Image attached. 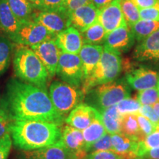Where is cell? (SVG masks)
Listing matches in <instances>:
<instances>
[{"label": "cell", "instance_id": "6da1fadb", "mask_svg": "<svg viewBox=\"0 0 159 159\" xmlns=\"http://www.w3.org/2000/svg\"><path fill=\"white\" fill-rule=\"evenodd\" d=\"M1 108L11 122L37 120L62 125L65 120L55 108L47 90L17 79L7 83Z\"/></svg>", "mask_w": 159, "mask_h": 159}, {"label": "cell", "instance_id": "7a4b0ae2", "mask_svg": "<svg viewBox=\"0 0 159 159\" xmlns=\"http://www.w3.org/2000/svg\"><path fill=\"white\" fill-rule=\"evenodd\" d=\"M10 134L15 148L26 152L56 144L62 137V129L61 125L44 121H13Z\"/></svg>", "mask_w": 159, "mask_h": 159}, {"label": "cell", "instance_id": "3957f363", "mask_svg": "<svg viewBox=\"0 0 159 159\" xmlns=\"http://www.w3.org/2000/svg\"><path fill=\"white\" fill-rule=\"evenodd\" d=\"M13 70L23 82L47 90L50 76L44 65L31 48L21 46L14 52Z\"/></svg>", "mask_w": 159, "mask_h": 159}, {"label": "cell", "instance_id": "277c9868", "mask_svg": "<svg viewBox=\"0 0 159 159\" xmlns=\"http://www.w3.org/2000/svg\"><path fill=\"white\" fill-rule=\"evenodd\" d=\"M121 54L103 47L100 61L88 78L83 81L82 89L85 94L97 85L115 80L122 71Z\"/></svg>", "mask_w": 159, "mask_h": 159}, {"label": "cell", "instance_id": "5b68a950", "mask_svg": "<svg viewBox=\"0 0 159 159\" xmlns=\"http://www.w3.org/2000/svg\"><path fill=\"white\" fill-rule=\"evenodd\" d=\"M130 93L128 83L124 79H120L97 85L87 94L90 95L89 100L94 108L101 111L130 97Z\"/></svg>", "mask_w": 159, "mask_h": 159}, {"label": "cell", "instance_id": "8992f818", "mask_svg": "<svg viewBox=\"0 0 159 159\" xmlns=\"http://www.w3.org/2000/svg\"><path fill=\"white\" fill-rule=\"evenodd\" d=\"M49 95L55 108L64 118L79 104L82 103L85 93L80 88L60 81H54L49 88Z\"/></svg>", "mask_w": 159, "mask_h": 159}, {"label": "cell", "instance_id": "52a82bcc", "mask_svg": "<svg viewBox=\"0 0 159 159\" xmlns=\"http://www.w3.org/2000/svg\"><path fill=\"white\" fill-rule=\"evenodd\" d=\"M56 75L63 82L80 88L84 80V75L79 55L61 52Z\"/></svg>", "mask_w": 159, "mask_h": 159}, {"label": "cell", "instance_id": "ba28073f", "mask_svg": "<svg viewBox=\"0 0 159 159\" xmlns=\"http://www.w3.org/2000/svg\"><path fill=\"white\" fill-rule=\"evenodd\" d=\"M55 36L41 24L33 20H27L21 21V26L13 42L31 47Z\"/></svg>", "mask_w": 159, "mask_h": 159}, {"label": "cell", "instance_id": "9c48e42d", "mask_svg": "<svg viewBox=\"0 0 159 159\" xmlns=\"http://www.w3.org/2000/svg\"><path fill=\"white\" fill-rule=\"evenodd\" d=\"M30 48L44 65L50 77H54L56 75L57 63L61 52L55 42V37L45 40Z\"/></svg>", "mask_w": 159, "mask_h": 159}, {"label": "cell", "instance_id": "30bf717a", "mask_svg": "<svg viewBox=\"0 0 159 159\" xmlns=\"http://www.w3.org/2000/svg\"><path fill=\"white\" fill-rule=\"evenodd\" d=\"M32 20L43 25L53 35L70 27L69 15L61 11H41L33 14Z\"/></svg>", "mask_w": 159, "mask_h": 159}, {"label": "cell", "instance_id": "8fae6325", "mask_svg": "<svg viewBox=\"0 0 159 159\" xmlns=\"http://www.w3.org/2000/svg\"><path fill=\"white\" fill-rule=\"evenodd\" d=\"M98 21L104 27L107 34L126 25V21L121 8V0H114L108 5L99 10Z\"/></svg>", "mask_w": 159, "mask_h": 159}, {"label": "cell", "instance_id": "7c38bea8", "mask_svg": "<svg viewBox=\"0 0 159 159\" xmlns=\"http://www.w3.org/2000/svg\"><path fill=\"white\" fill-rule=\"evenodd\" d=\"M135 35L128 25L122 26L107 35L103 47H108L121 54L127 52L134 44Z\"/></svg>", "mask_w": 159, "mask_h": 159}, {"label": "cell", "instance_id": "4fadbf2b", "mask_svg": "<svg viewBox=\"0 0 159 159\" xmlns=\"http://www.w3.org/2000/svg\"><path fill=\"white\" fill-rule=\"evenodd\" d=\"M100 116L96 108L86 103H80L69 113L65 119L68 125L83 131Z\"/></svg>", "mask_w": 159, "mask_h": 159}, {"label": "cell", "instance_id": "5bb4252c", "mask_svg": "<svg viewBox=\"0 0 159 159\" xmlns=\"http://www.w3.org/2000/svg\"><path fill=\"white\" fill-rule=\"evenodd\" d=\"M125 79L128 85L139 91L156 87L158 74L156 71L142 66L130 69L127 71Z\"/></svg>", "mask_w": 159, "mask_h": 159}, {"label": "cell", "instance_id": "9a60e30c", "mask_svg": "<svg viewBox=\"0 0 159 159\" xmlns=\"http://www.w3.org/2000/svg\"><path fill=\"white\" fill-rule=\"evenodd\" d=\"M98 15L99 10L91 3H88L69 14V25L81 33L98 21Z\"/></svg>", "mask_w": 159, "mask_h": 159}, {"label": "cell", "instance_id": "2e32d148", "mask_svg": "<svg viewBox=\"0 0 159 159\" xmlns=\"http://www.w3.org/2000/svg\"><path fill=\"white\" fill-rule=\"evenodd\" d=\"M55 40L60 50L69 54L78 55L84 44L80 32L71 26L57 33Z\"/></svg>", "mask_w": 159, "mask_h": 159}, {"label": "cell", "instance_id": "e0dca14e", "mask_svg": "<svg viewBox=\"0 0 159 159\" xmlns=\"http://www.w3.org/2000/svg\"><path fill=\"white\" fill-rule=\"evenodd\" d=\"M61 141L66 149L74 155L75 159H85L88 156V152L84 150L85 142L81 130L66 125L62 130Z\"/></svg>", "mask_w": 159, "mask_h": 159}, {"label": "cell", "instance_id": "ac0fdd59", "mask_svg": "<svg viewBox=\"0 0 159 159\" xmlns=\"http://www.w3.org/2000/svg\"><path fill=\"white\" fill-rule=\"evenodd\" d=\"M133 57L139 61H159V30L139 42Z\"/></svg>", "mask_w": 159, "mask_h": 159}, {"label": "cell", "instance_id": "d6986e66", "mask_svg": "<svg viewBox=\"0 0 159 159\" xmlns=\"http://www.w3.org/2000/svg\"><path fill=\"white\" fill-rule=\"evenodd\" d=\"M112 151L122 157L123 159H136L139 140L119 133L111 136Z\"/></svg>", "mask_w": 159, "mask_h": 159}, {"label": "cell", "instance_id": "ffe728a7", "mask_svg": "<svg viewBox=\"0 0 159 159\" xmlns=\"http://www.w3.org/2000/svg\"><path fill=\"white\" fill-rule=\"evenodd\" d=\"M25 156L29 159H75L74 155L66 149L61 139L56 144L47 148L26 151Z\"/></svg>", "mask_w": 159, "mask_h": 159}, {"label": "cell", "instance_id": "44dd1931", "mask_svg": "<svg viewBox=\"0 0 159 159\" xmlns=\"http://www.w3.org/2000/svg\"><path fill=\"white\" fill-rule=\"evenodd\" d=\"M103 52V46L84 43L79 52L83 64L84 80L90 76L99 61H100ZM83 80V81H84Z\"/></svg>", "mask_w": 159, "mask_h": 159}, {"label": "cell", "instance_id": "7402d4cb", "mask_svg": "<svg viewBox=\"0 0 159 159\" xmlns=\"http://www.w3.org/2000/svg\"><path fill=\"white\" fill-rule=\"evenodd\" d=\"M20 26L21 21L13 14L7 0H0V29L11 41H14Z\"/></svg>", "mask_w": 159, "mask_h": 159}, {"label": "cell", "instance_id": "603a6c76", "mask_svg": "<svg viewBox=\"0 0 159 159\" xmlns=\"http://www.w3.org/2000/svg\"><path fill=\"white\" fill-rule=\"evenodd\" d=\"M99 112L102 125L108 134L113 135L121 133L122 115L117 110L116 105L109 107Z\"/></svg>", "mask_w": 159, "mask_h": 159}, {"label": "cell", "instance_id": "cb8c5ba5", "mask_svg": "<svg viewBox=\"0 0 159 159\" xmlns=\"http://www.w3.org/2000/svg\"><path fill=\"white\" fill-rule=\"evenodd\" d=\"M82 132L85 142L84 150L87 152L91 145L107 134V131L100 119V116L95 119L88 128L83 130Z\"/></svg>", "mask_w": 159, "mask_h": 159}, {"label": "cell", "instance_id": "d4e9b609", "mask_svg": "<svg viewBox=\"0 0 159 159\" xmlns=\"http://www.w3.org/2000/svg\"><path fill=\"white\" fill-rule=\"evenodd\" d=\"M80 33L83 43L93 45L104 44L108 35L104 27L98 21Z\"/></svg>", "mask_w": 159, "mask_h": 159}, {"label": "cell", "instance_id": "484cf974", "mask_svg": "<svg viewBox=\"0 0 159 159\" xmlns=\"http://www.w3.org/2000/svg\"><path fill=\"white\" fill-rule=\"evenodd\" d=\"M130 28L135 35V39L138 42H140L149 35L158 30L159 21L140 19Z\"/></svg>", "mask_w": 159, "mask_h": 159}, {"label": "cell", "instance_id": "4316f807", "mask_svg": "<svg viewBox=\"0 0 159 159\" xmlns=\"http://www.w3.org/2000/svg\"><path fill=\"white\" fill-rule=\"evenodd\" d=\"M121 133L125 134L126 136L138 139L139 142L145 138L139 128L136 114L122 115Z\"/></svg>", "mask_w": 159, "mask_h": 159}, {"label": "cell", "instance_id": "83f0119b", "mask_svg": "<svg viewBox=\"0 0 159 159\" xmlns=\"http://www.w3.org/2000/svg\"><path fill=\"white\" fill-rule=\"evenodd\" d=\"M10 8L20 21L32 20L33 7L27 0H7Z\"/></svg>", "mask_w": 159, "mask_h": 159}, {"label": "cell", "instance_id": "f1b7e54d", "mask_svg": "<svg viewBox=\"0 0 159 159\" xmlns=\"http://www.w3.org/2000/svg\"><path fill=\"white\" fill-rule=\"evenodd\" d=\"M7 37L0 35V75L8 69L13 52V44Z\"/></svg>", "mask_w": 159, "mask_h": 159}, {"label": "cell", "instance_id": "f546056e", "mask_svg": "<svg viewBox=\"0 0 159 159\" xmlns=\"http://www.w3.org/2000/svg\"><path fill=\"white\" fill-rule=\"evenodd\" d=\"M121 8L127 25L130 27L141 19L139 9L132 0H121Z\"/></svg>", "mask_w": 159, "mask_h": 159}, {"label": "cell", "instance_id": "4dcf8cb0", "mask_svg": "<svg viewBox=\"0 0 159 159\" xmlns=\"http://www.w3.org/2000/svg\"><path fill=\"white\" fill-rule=\"evenodd\" d=\"M159 148V130L156 129L153 133L147 136L143 140L139 142L137 157H141L145 151L150 149Z\"/></svg>", "mask_w": 159, "mask_h": 159}, {"label": "cell", "instance_id": "1f68e13d", "mask_svg": "<svg viewBox=\"0 0 159 159\" xmlns=\"http://www.w3.org/2000/svg\"><path fill=\"white\" fill-rule=\"evenodd\" d=\"M116 105L117 110L121 115L138 114L139 109L142 106V105L139 103L137 99L131 98V97H128V98L122 99Z\"/></svg>", "mask_w": 159, "mask_h": 159}, {"label": "cell", "instance_id": "d6a6232c", "mask_svg": "<svg viewBox=\"0 0 159 159\" xmlns=\"http://www.w3.org/2000/svg\"><path fill=\"white\" fill-rule=\"evenodd\" d=\"M137 100L142 105L150 106L159 102V93L156 87L139 91L137 95Z\"/></svg>", "mask_w": 159, "mask_h": 159}, {"label": "cell", "instance_id": "836d02e7", "mask_svg": "<svg viewBox=\"0 0 159 159\" xmlns=\"http://www.w3.org/2000/svg\"><path fill=\"white\" fill-rule=\"evenodd\" d=\"M111 134H106L102 137H101L99 140L94 143L89 148L88 150V154L90 152H96V151L103 150H112V144H111Z\"/></svg>", "mask_w": 159, "mask_h": 159}, {"label": "cell", "instance_id": "e575fe53", "mask_svg": "<svg viewBox=\"0 0 159 159\" xmlns=\"http://www.w3.org/2000/svg\"><path fill=\"white\" fill-rule=\"evenodd\" d=\"M137 120L139 125V128L142 131V134L144 135V137H146L148 135H150L152 133H153L155 130H156L157 126L155 125L153 123L149 120L148 118L142 116L140 114H136Z\"/></svg>", "mask_w": 159, "mask_h": 159}, {"label": "cell", "instance_id": "d590c367", "mask_svg": "<svg viewBox=\"0 0 159 159\" xmlns=\"http://www.w3.org/2000/svg\"><path fill=\"white\" fill-rule=\"evenodd\" d=\"M13 141L10 133L0 139V159H7Z\"/></svg>", "mask_w": 159, "mask_h": 159}, {"label": "cell", "instance_id": "8d00e7d4", "mask_svg": "<svg viewBox=\"0 0 159 159\" xmlns=\"http://www.w3.org/2000/svg\"><path fill=\"white\" fill-rule=\"evenodd\" d=\"M85 159H123L122 157L119 156L112 150L96 151L88 154Z\"/></svg>", "mask_w": 159, "mask_h": 159}, {"label": "cell", "instance_id": "74e56055", "mask_svg": "<svg viewBox=\"0 0 159 159\" xmlns=\"http://www.w3.org/2000/svg\"><path fill=\"white\" fill-rule=\"evenodd\" d=\"M11 120L7 113L0 108V139L10 133Z\"/></svg>", "mask_w": 159, "mask_h": 159}, {"label": "cell", "instance_id": "f35d334b", "mask_svg": "<svg viewBox=\"0 0 159 159\" xmlns=\"http://www.w3.org/2000/svg\"><path fill=\"white\" fill-rule=\"evenodd\" d=\"M139 16L141 19L159 21V8L157 7L139 9Z\"/></svg>", "mask_w": 159, "mask_h": 159}, {"label": "cell", "instance_id": "ab89813d", "mask_svg": "<svg viewBox=\"0 0 159 159\" xmlns=\"http://www.w3.org/2000/svg\"><path fill=\"white\" fill-rule=\"evenodd\" d=\"M63 5H64V0H43L42 11H61L66 13L63 9Z\"/></svg>", "mask_w": 159, "mask_h": 159}, {"label": "cell", "instance_id": "60d3db41", "mask_svg": "<svg viewBox=\"0 0 159 159\" xmlns=\"http://www.w3.org/2000/svg\"><path fill=\"white\" fill-rule=\"evenodd\" d=\"M139 114H142V116L148 118L156 126L159 123V117L157 116L152 107L150 105H142L139 109Z\"/></svg>", "mask_w": 159, "mask_h": 159}, {"label": "cell", "instance_id": "b9f144b4", "mask_svg": "<svg viewBox=\"0 0 159 159\" xmlns=\"http://www.w3.org/2000/svg\"><path fill=\"white\" fill-rule=\"evenodd\" d=\"M88 3H90V0H64L63 9L69 16L71 12Z\"/></svg>", "mask_w": 159, "mask_h": 159}, {"label": "cell", "instance_id": "7bdbcfd3", "mask_svg": "<svg viewBox=\"0 0 159 159\" xmlns=\"http://www.w3.org/2000/svg\"><path fill=\"white\" fill-rule=\"evenodd\" d=\"M139 9L156 7L159 3V0H132Z\"/></svg>", "mask_w": 159, "mask_h": 159}, {"label": "cell", "instance_id": "ee69618b", "mask_svg": "<svg viewBox=\"0 0 159 159\" xmlns=\"http://www.w3.org/2000/svg\"><path fill=\"white\" fill-rule=\"evenodd\" d=\"M139 158L146 159H159V148L150 149V150L145 151Z\"/></svg>", "mask_w": 159, "mask_h": 159}, {"label": "cell", "instance_id": "f6af8a7d", "mask_svg": "<svg viewBox=\"0 0 159 159\" xmlns=\"http://www.w3.org/2000/svg\"><path fill=\"white\" fill-rule=\"evenodd\" d=\"M113 1L114 0H90V3L94 5L99 11L100 9L105 7V6L108 5Z\"/></svg>", "mask_w": 159, "mask_h": 159}, {"label": "cell", "instance_id": "bcb514c9", "mask_svg": "<svg viewBox=\"0 0 159 159\" xmlns=\"http://www.w3.org/2000/svg\"><path fill=\"white\" fill-rule=\"evenodd\" d=\"M27 1L34 7V8L39 9L40 11L43 10V0H27Z\"/></svg>", "mask_w": 159, "mask_h": 159}, {"label": "cell", "instance_id": "7dc6e473", "mask_svg": "<svg viewBox=\"0 0 159 159\" xmlns=\"http://www.w3.org/2000/svg\"><path fill=\"white\" fill-rule=\"evenodd\" d=\"M152 106H153L152 107V108H153V110L155 111V112H156L157 116L159 117V102L155 103Z\"/></svg>", "mask_w": 159, "mask_h": 159}, {"label": "cell", "instance_id": "c3c4849f", "mask_svg": "<svg viewBox=\"0 0 159 159\" xmlns=\"http://www.w3.org/2000/svg\"><path fill=\"white\" fill-rule=\"evenodd\" d=\"M156 89L159 93V77H158V83H157V85H156Z\"/></svg>", "mask_w": 159, "mask_h": 159}, {"label": "cell", "instance_id": "681fc988", "mask_svg": "<svg viewBox=\"0 0 159 159\" xmlns=\"http://www.w3.org/2000/svg\"><path fill=\"white\" fill-rule=\"evenodd\" d=\"M157 129H158L159 130V123L158 124V125H157Z\"/></svg>", "mask_w": 159, "mask_h": 159}, {"label": "cell", "instance_id": "f907efd6", "mask_svg": "<svg viewBox=\"0 0 159 159\" xmlns=\"http://www.w3.org/2000/svg\"><path fill=\"white\" fill-rule=\"evenodd\" d=\"M156 7H158V8H159V3L158 4V5H157L156 6Z\"/></svg>", "mask_w": 159, "mask_h": 159}, {"label": "cell", "instance_id": "816d5d0a", "mask_svg": "<svg viewBox=\"0 0 159 159\" xmlns=\"http://www.w3.org/2000/svg\"><path fill=\"white\" fill-rule=\"evenodd\" d=\"M136 159H146V158H136Z\"/></svg>", "mask_w": 159, "mask_h": 159}, {"label": "cell", "instance_id": "f5cc1de1", "mask_svg": "<svg viewBox=\"0 0 159 159\" xmlns=\"http://www.w3.org/2000/svg\"><path fill=\"white\" fill-rule=\"evenodd\" d=\"M25 159H29V158H25Z\"/></svg>", "mask_w": 159, "mask_h": 159}]
</instances>
